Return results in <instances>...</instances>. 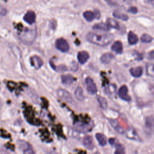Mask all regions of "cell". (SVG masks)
I'll use <instances>...</instances> for the list:
<instances>
[{"label":"cell","instance_id":"ffe728a7","mask_svg":"<svg viewBox=\"0 0 154 154\" xmlns=\"http://www.w3.org/2000/svg\"><path fill=\"white\" fill-rule=\"evenodd\" d=\"M110 122L112 125V126L115 129V130H116L120 134H122L124 133V129L122 128V127H120L119 125V122H117V120L115 119H110Z\"/></svg>","mask_w":154,"mask_h":154},{"label":"cell","instance_id":"4316f807","mask_svg":"<svg viewBox=\"0 0 154 154\" xmlns=\"http://www.w3.org/2000/svg\"><path fill=\"white\" fill-rule=\"evenodd\" d=\"M97 99L98 102L99 103L100 107L103 110H106L108 107V103L107 100L101 96H98L97 97Z\"/></svg>","mask_w":154,"mask_h":154},{"label":"cell","instance_id":"8d00e7d4","mask_svg":"<svg viewBox=\"0 0 154 154\" xmlns=\"http://www.w3.org/2000/svg\"><path fill=\"white\" fill-rule=\"evenodd\" d=\"M124 1L125 3H126L127 4H130V3H131L132 0H124Z\"/></svg>","mask_w":154,"mask_h":154},{"label":"cell","instance_id":"7402d4cb","mask_svg":"<svg viewBox=\"0 0 154 154\" xmlns=\"http://www.w3.org/2000/svg\"><path fill=\"white\" fill-rule=\"evenodd\" d=\"M75 98L80 101H83L84 99V95H83V91L81 87H78L77 88L75 91Z\"/></svg>","mask_w":154,"mask_h":154},{"label":"cell","instance_id":"3957f363","mask_svg":"<svg viewBox=\"0 0 154 154\" xmlns=\"http://www.w3.org/2000/svg\"><path fill=\"white\" fill-rule=\"evenodd\" d=\"M94 126V122L90 121L89 122H77L75 123L74 127L76 131L81 132H87L90 131Z\"/></svg>","mask_w":154,"mask_h":154},{"label":"cell","instance_id":"44dd1931","mask_svg":"<svg viewBox=\"0 0 154 154\" xmlns=\"http://www.w3.org/2000/svg\"><path fill=\"white\" fill-rule=\"evenodd\" d=\"M128 40L130 45H135L138 42V38L137 36L132 32H130L128 33Z\"/></svg>","mask_w":154,"mask_h":154},{"label":"cell","instance_id":"74e56055","mask_svg":"<svg viewBox=\"0 0 154 154\" xmlns=\"http://www.w3.org/2000/svg\"><path fill=\"white\" fill-rule=\"evenodd\" d=\"M2 106H3V105H2V102H1V99H0V110H1V109H2Z\"/></svg>","mask_w":154,"mask_h":154},{"label":"cell","instance_id":"8fae6325","mask_svg":"<svg viewBox=\"0 0 154 154\" xmlns=\"http://www.w3.org/2000/svg\"><path fill=\"white\" fill-rule=\"evenodd\" d=\"M24 21L29 24H33L36 21V14L33 11H28L24 17Z\"/></svg>","mask_w":154,"mask_h":154},{"label":"cell","instance_id":"d6986e66","mask_svg":"<svg viewBox=\"0 0 154 154\" xmlns=\"http://www.w3.org/2000/svg\"><path fill=\"white\" fill-rule=\"evenodd\" d=\"M73 78L71 75H65L61 76V81L66 86H70L73 82Z\"/></svg>","mask_w":154,"mask_h":154},{"label":"cell","instance_id":"8992f818","mask_svg":"<svg viewBox=\"0 0 154 154\" xmlns=\"http://www.w3.org/2000/svg\"><path fill=\"white\" fill-rule=\"evenodd\" d=\"M58 96L62 99L69 103H72L73 102V99L71 96V95L69 92L64 89H59L57 91Z\"/></svg>","mask_w":154,"mask_h":154},{"label":"cell","instance_id":"4dcf8cb0","mask_svg":"<svg viewBox=\"0 0 154 154\" xmlns=\"http://www.w3.org/2000/svg\"><path fill=\"white\" fill-rule=\"evenodd\" d=\"M55 69L57 71H60V72H63V71H66L68 70V68L65 65H60L59 66H58L57 68H55Z\"/></svg>","mask_w":154,"mask_h":154},{"label":"cell","instance_id":"d590c367","mask_svg":"<svg viewBox=\"0 0 154 154\" xmlns=\"http://www.w3.org/2000/svg\"><path fill=\"white\" fill-rule=\"evenodd\" d=\"M105 1L107 3H109V4H114V0H105Z\"/></svg>","mask_w":154,"mask_h":154},{"label":"cell","instance_id":"f546056e","mask_svg":"<svg viewBox=\"0 0 154 154\" xmlns=\"http://www.w3.org/2000/svg\"><path fill=\"white\" fill-rule=\"evenodd\" d=\"M125 148L122 145L118 144L116 145V150L114 152L115 153L121 154V153H125Z\"/></svg>","mask_w":154,"mask_h":154},{"label":"cell","instance_id":"f1b7e54d","mask_svg":"<svg viewBox=\"0 0 154 154\" xmlns=\"http://www.w3.org/2000/svg\"><path fill=\"white\" fill-rule=\"evenodd\" d=\"M146 72L148 75L150 76L154 75V65L152 64H148L146 66Z\"/></svg>","mask_w":154,"mask_h":154},{"label":"cell","instance_id":"e0dca14e","mask_svg":"<svg viewBox=\"0 0 154 154\" xmlns=\"http://www.w3.org/2000/svg\"><path fill=\"white\" fill-rule=\"evenodd\" d=\"M130 72L132 76H133L134 77H135V78H138V77H140L142 75L143 70L142 67L138 66L137 68H131L130 69Z\"/></svg>","mask_w":154,"mask_h":154},{"label":"cell","instance_id":"d4e9b609","mask_svg":"<svg viewBox=\"0 0 154 154\" xmlns=\"http://www.w3.org/2000/svg\"><path fill=\"white\" fill-rule=\"evenodd\" d=\"M113 16L116 18L122 19L123 21H127L129 19V17H128V15L122 13H120L118 11H114L113 12Z\"/></svg>","mask_w":154,"mask_h":154},{"label":"cell","instance_id":"83f0119b","mask_svg":"<svg viewBox=\"0 0 154 154\" xmlns=\"http://www.w3.org/2000/svg\"><path fill=\"white\" fill-rule=\"evenodd\" d=\"M140 40L142 42H144V43H150L153 40V38L150 36H149L147 34H144L141 37Z\"/></svg>","mask_w":154,"mask_h":154},{"label":"cell","instance_id":"277c9868","mask_svg":"<svg viewBox=\"0 0 154 154\" xmlns=\"http://www.w3.org/2000/svg\"><path fill=\"white\" fill-rule=\"evenodd\" d=\"M55 45L57 50L63 53L68 52L69 50V46L68 42L63 38L58 39L55 42Z\"/></svg>","mask_w":154,"mask_h":154},{"label":"cell","instance_id":"7c38bea8","mask_svg":"<svg viewBox=\"0 0 154 154\" xmlns=\"http://www.w3.org/2000/svg\"><path fill=\"white\" fill-rule=\"evenodd\" d=\"M19 147L21 149L24 150V153L29 154V153H34V151L33 150L31 146L27 142L24 141H19Z\"/></svg>","mask_w":154,"mask_h":154},{"label":"cell","instance_id":"e575fe53","mask_svg":"<svg viewBox=\"0 0 154 154\" xmlns=\"http://www.w3.org/2000/svg\"><path fill=\"white\" fill-rule=\"evenodd\" d=\"M115 142H116V140H115L114 138H110V140H109V143H110V144L111 145H114Z\"/></svg>","mask_w":154,"mask_h":154},{"label":"cell","instance_id":"5b68a950","mask_svg":"<svg viewBox=\"0 0 154 154\" xmlns=\"http://www.w3.org/2000/svg\"><path fill=\"white\" fill-rule=\"evenodd\" d=\"M86 84L87 86V91L90 94L95 95L96 94L97 88L93 80L90 77H87L86 79Z\"/></svg>","mask_w":154,"mask_h":154},{"label":"cell","instance_id":"52a82bcc","mask_svg":"<svg viewBox=\"0 0 154 154\" xmlns=\"http://www.w3.org/2000/svg\"><path fill=\"white\" fill-rule=\"evenodd\" d=\"M84 18L89 22L93 21L95 18L99 19L100 18V13L99 11L96 10L95 12L91 11H86L83 13Z\"/></svg>","mask_w":154,"mask_h":154},{"label":"cell","instance_id":"6da1fadb","mask_svg":"<svg viewBox=\"0 0 154 154\" xmlns=\"http://www.w3.org/2000/svg\"><path fill=\"white\" fill-rule=\"evenodd\" d=\"M87 40L90 43L104 47L110 44L113 40V36L110 34L89 33L86 36Z\"/></svg>","mask_w":154,"mask_h":154},{"label":"cell","instance_id":"1f68e13d","mask_svg":"<svg viewBox=\"0 0 154 154\" xmlns=\"http://www.w3.org/2000/svg\"><path fill=\"white\" fill-rule=\"evenodd\" d=\"M128 12H131L133 14H135V13H137V9L135 7H130V9L128 10Z\"/></svg>","mask_w":154,"mask_h":154},{"label":"cell","instance_id":"ba28073f","mask_svg":"<svg viewBox=\"0 0 154 154\" xmlns=\"http://www.w3.org/2000/svg\"><path fill=\"white\" fill-rule=\"evenodd\" d=\"M118 95L120 98L125 101H130L131 97L128 95V89L126 86H122L119 90Z\"/></svg>","mask_w":154,"mask_h":154},{"label":"cell","instance_id":"ac0fdd59","mask_svg":"<svg viewBox=\"0 0 154 154\" xmlns=\"http://www.w3.org/2000/svg\"><path fill=\"white\" fill-rule=\"evenodd\" d=\"M114 56L111 53H105L103 54L101 57V61L102 63L108 64L112 60H113Z\"/></svg>","mask_w":154,"mask_h":154},{"label":"cell","instance_id":"9a60e30c","mask_svg":"<svg viewBox=\"0 0 154 154\" xmlns=\"http://www.w3.org/2000/svg\"><path fill=\"white\" fill-rule=\"evenodd\" d=\"M78 60L79 63L83 65L88 60L89 58V55L86 51H81L78 54Z\"/></svg>","mask_w":154,"mask_h":154},{"label":"cell","instance_id":"4fadbf2b","mask_svg":"<svg viewBox=\"0 0 154 154\" xmlns=\"http://www.w3.org/2000/svg\"><path fill=\"white\" fill-rule=\"evenodd\" d=\"M83 144L86 148L90 150H92L94 148L93 138H92V137L90 136H86L84 138Z\"/></svg>","mask_w":154,"mask_h":154},{"label":"cell","instance_id":"5bb4252c","mask_svg":"<svg viewBox=\"0 0 154 154\" xmlns=\"http://www.w3.org/2000/svg\"><path fill=\"white\" fill-rule=\"evenodd\" d=\"M112 50L117 54H120L123 52L122 43L120 41L115 42L112 46Z\"/></svg>","mask_w":154,"mask_h":154},{"label":"cell","instance_id":"7a4b0ae2","mask_svg":"<svg viewBox=\"0 0 154 154\" xmlns=\"http://www.w3.org/2000/svg\"><path fill=\"white\" fill-rule=\"evenodd\" d=\"M37 32L35 29H27L21 35V40L26 45H31L35 40Z\"/></svg>","mask_w":154,"mask_h":154},{"label":"cell","instance_id":"484cf974","mask_svg":"<svg viewBox=\"0 0 154 154\" xmlns=\"http://www.w3.org/2000/svg\"><path fill=\"white\" fill-rule=\"evenodd\" d=\"M107 23L110 28H115L117 30L120 29V26H119L118 22H117L114 19L108 18L107 21Z\"/></svg>","mask_w":154,"mask_h":154},{"label":"cell","instance_id":"603a6c76","mask_svg":"<svg viewBox=\"0 0 154 154\" xmlns=\"http://www.w3.org/2000/svg\"><path fill=\"white\" fill-rule=\"evenodd\" d=\"M93 28L94 30H103V31H109L110 28V27L109 26V25L105 23H99L97 24H95Z\"/></svg>","mask_w":154,"mask_h":154},{"label":"cell","instance_id":"9c48e42d","mask_svg":"<svg viewBox=\"0 0 154 154\" xmlns=\"http://www.w3.org/2000/svg\"><path fill=\"white\" fill-rule=\"evenodd\" d=\"M145 130L148 134H151L154 131V118L152 116L146 117Z\"/></svg>","mask_w":154,"mask_h":154},{"label":"cell","instance_id":"d6a6232c","mask_svg":"<svg viewBox=\"0 0 154 154\" xmlns=\"http://www.w3.org/2000/svg\"><path fill=\"white\" fill-rule=\"evenodd\" d=\"M148 58L150 60H154V51H152L148 54Z\"/></svg>","mask_w":154,"mask_h":154},{"label":"cell","instance_id":"cb8c5ba5","mask_svg":"<svg viewBox=\"0 0 154 154\" xmlns=\"http://www.w3.org/2000/svg\"><path fill=\"white\" fill-rule=\"evenodd\" d=\"M96 138L98 142V143H99V145L102 146H104L106 145L107 143V140H106V137L105 136L101 133H97L96 134Z\"/></svg>","mask_w":154,"mask_h":154},{"label":"cell","instance_id":"836d02e7","mask_svg":"<svg viewBox=\"0 0 154 154\" xmlns=\"http://www.w3.org/2000/svg\"><path fill=\"white\" fill-rule=\"evenodd\" d=\"M0 14L1 15H5L6 14V10L3 7H0Z\"/></svg>","mask_w":154,"mask_h":154},{"label":"cell","instance_id":"30bf717a","mask_svg":"<svg viewBox=\"0 0 154 154\" xmlns=\"http://www.w3.org/2000/svg\"><path fill=\"white\" fill-rule=\"evenodd\" d=\"M126 136L130 140H135V141H140V138L139 136H138L136 130L132 127H130L127 130L126 132Z\"/></svg>","mask_w":154,"mask_h":154},{"label":"cell","instance_id":"2e32d148","mask_svg":"<svg viewBox=\"0 0 154 154\" xmlns=\"http://www.w3.org/2000/svg\"><path fill=\"white\" fill-rule=\"evenodd\" d=\"M31 61H32V65L34 66L36 69H39L43 65L42 60L38 56H33L31 58Z\"/></svg>","mask_w":154,"mask_h":154}]
</instances>
